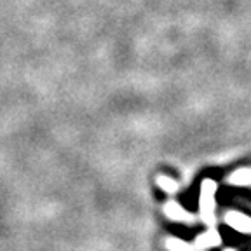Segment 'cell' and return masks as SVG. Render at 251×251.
<instances>
[{
	"mask_svg": "<svg viewBox=\"0 0 251 251\" xmlns=\"http://www.w3.org/2000/svg\"><path fill=\"white\" fill-rule=\"evenodd\" d=\"M164 211H166V215H168L169 218H173V220H190L188 213H185L183 209H181L180 206H178V204H175V202L166 204Z\"/></svg>",
	"mask_w": 251,
	"mask_h": 251,
	"instance_id": "obj_3",
	"label": "cell"
},
{
	"mask_svg": "<svg viewBox=\"0 0 251 251\" xmlns=\"http://www.w3.org/2000/svg\"><path fill=\"white\" fill-rule=\"evenodd\" d=\"M232 185H248L251 183V171L250 169H239L230 176Z\"/></svg>",
	"mask_w": 251,
	"mask_h": 251,
	"instance_id": "obj_5",
	"label": "cell"
},
{
	"mask_svg": "<svg viewBox=\"0 0 251 251\" xmlns=\"http://www.w3.org/2000/svg\"><path fill=\"white\" fill-rule=\"evenodd\" d=\"M157 183H159V187L162 188V190H166V192H176V188H178V185H176V181L175 180H171V178H168V176H159L157 178Z\"/></svg>",
	"mask_w": 251,
	"mask_h": 251,
	"instance_id": "obj_6",
	"label": "cell"
},
{
	"mask_svg": "<svg viewBox=\"0 0 251 251\" xmlns=\"http://www.w3.org/2000/svg\"><path fill=\"white\" fill-rule=\"evenodd\" d=\"M218 243H220L218 234H216V232H213V230H209V232H206V234L201 235L199 241H197V246L209 248V246H216Z\"/></svg>",
	"mask_w": 251,
	"mask_h": 251,
	"instance_id": "obj_4",
	"label": "cell"
},
{
	"mask_svg": "<svg viewBox=\"0 0 251 251\" xmlns=\"http://www.w3.org/2000/svg\"><path fill=\"white\" fill-rule=\"evenodd\" d=\"M168 248H169V251H190V246H188L187 243L178 241V239H169Z\"/></svg>",
	"mask_w": 251,
	"mask_h": 251,
	"instance_id": "obj_7",
	"label": "cell"
},
{
	"mask_svg": "<svg viewBox=\"0 0 251 251\" xmlns=\"http://www.w3.org/2000/svg\"><path fill=\"white\" fill-rule=\"evenodd\" d=\"M225 251H234V250H230V248H228V250H225Z\"/></svg>",
	"mask_w": 251,
	"mask_h": 251,
	"instance_id": "obj_8",
	"label": "cell"
},
{
	"mask_svg": "<svg viewBox=\"0 0 251 251\" xmlns=\"http://www.w3.org/2000/svg\"><path fill=\"white\" fill-rule=\"evenodd\" d=\"M227 224L239 232H251V220L241 213H228Z\"/></svg>",
	"mask_w": 251,
	"mask_h": 251,
	"instance_id": "obj_2",
	"label": "cell"
},
{
	"mask_svg": "<svg viewBox=\"0 0 251 251\" xmlns=\"http://www.w3.org/2000/svg\"><path fill=\"white\" fill-rule=\"evenodd\" d=\"M215 190L216 185L213 180H206L202 183V192H201V213H202V218L206 224H213L215 222V216H213V211H215Z\"/></svg>",
	"mask_w": 251,
	"mask_h": 251,
	"instance_id": "obj_1",
	"label": "cell"
}]
</instances>
